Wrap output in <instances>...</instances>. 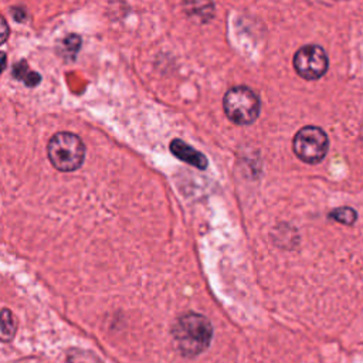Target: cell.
Returning <instances> with one entry per match:
<instances>
[{"instance_id": "cell-9", "label": "cell", "mask_w": 363, "mask_h": 363, "mask_svg": "<svg viewBox=\"0 0 363 363\" xmlns=\"http://www.w3.org/2000/svg\"><path fill=\"white\" fill-rule=\"evenodd\" d=\"M329 218L339 222V223L351 226V224L355 223L357 215H356V211L351 207H339V209H335L334 211H330Z\"/></svg>"}, {"instance_id": "cell-3", "label": "cell", "mask_w": 363, "mask_h": 363, "mask_svg": "<svg viewBox=\"0 0 363 363\" xmlns=\"http://www.w3.org/2000/svg\"><path fill=\"white\" fill-rule=\"evenodd\" d=\"M226 116L237 125H250L258 118L260 98L246 85L230 88L223 98Z\"/></svg>"}, {"instance_id": "cell-4", "label": "cell", "mask_w": 363, "mask_h": 363, "mask_svg": "<svg viewBox=\"0 0 363 363\" xmlns=\"http://www.w3.org/2000/svg\"><path fill=\"white\" fill-rule=\"evenodd\" d=\"M329 141L326 134L318 127H306L296 132L292 141L294 154L306 163H319L328 152Z\"/></svg>"}, {"instance_id": "cell-7", "label": "cell", "mask_w": 363, "mask_h": 363, "mask_svg": "<svg viewBox=\"0 0 363 363\" xmlns=\"http://www.w3.org/2000/svg\"><path fill=\"white\" fill-rule=\"evenodd\" d=\"M17 330V321L12 311L8 308H3L2 311V330H0V337H2L3 342H10Z\"/></svg>"}, {"instance_id": "cell-8", "label": "cell", "mask_w": 363, "mask_h": 363, "mask_svg": "<svg viewBox=\"0 0 363 363\" xmlns=\"http://www.w3.org/2000/svg\"><path fill=\"white\" fill-rule=\"evenodd\" d=\"M15 77L20 81H23L26 85L28 87H35L40 82L42 77L39 73L36 71H32L30 70V67L27 66L26 62H20L15 66Z\"/></svg>"}, {"instance_id": "cell-10", "label": "cell", "mask_w": 363, "mask_h": 363, "mask_svg": "<svg viewBox=\"0 0 363 363\" xmlns=\"http://www.w3.org/2000/svg\"><path fill=\"white\" fill-rule=\"evenodd\" d=\"M2 28H3V42H5L8 37V23L3 17H2Z\"/></svg>"}, {"instance_id": "cell-5", "label": "cell", "mask_w": 363, "mask_h": 363, "mask_svg": "<svg viewBox=\"0 0 363 363\" xmlns=\"http://www.w3.org/2000/svg\"><path fill=\"white\" fill-rule=\"evenodd\" d=\"M294 69L304 80H318L328 70V55L319 46H304L294 55Z\"/></svg>"}, {"instance_id": "cell-6", "label": "cell", "mask_w": 363, "mask_h": 363, "mask_svg": "<svg viewBox=\"0 0 363 363\" xmlns=\"http://www.w3.org/2000/svg\"><path fill=\"white\" fill-rule=\"evenodd\" d=\"M170 152L180 161H184L200 170H204L207 168V158L199 152L197 149L188 145L185 141L182 139H173L169 145Z\"/></svg>"}, {"instance_id": "cell-2", "label": "cell", "mask_w": 363, "mask_h": 363, "mask_svg": "<svg viewBox=\"0 0 363 363\" xmlns=\"http://www.w3.org/2000/svg\"><path fill=\"white\" fill-rule=\"evenodd\" d=\"M47 155L57 170L74 172L85 159V145L73 132H58L48 141Z\"/></svg>"}, {"instance_id": "cell-1", "label": "cell", "mask_w": 363, "mask_h": 363, "mask_svg": "<svg viewBox=\"0 0 363 363\" xmlns=\"http://www.w3.org/2000/svg\"><path fill=\"white\" fill-rule=\"evenodd\" d=\"M172 337L180 355L196 357L209 348L213 339V326L206 317L188 312L179 317L173 324Z\"/></svg>"}]
</instances>
